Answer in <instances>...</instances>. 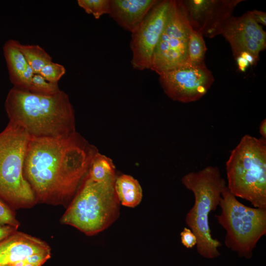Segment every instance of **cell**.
Listing matches in <instances>:
<instances>
[{"mask_svg":"<svg viewBox=\"0 0 266 266\" xmlns=\"http://www.w3.org/2000/svg\"><path fill=\"white\" fill-rule=\"evenodd\" d=\"M98 153L76 132L65 137H31L23 173L40 202L58 204L69 199L88 174Z\"/></svg>","mask_w":266,"mask_h":266,"instance_id":"6da1fadb","label":"cell"},{"mask_svg":"<svg viewBox=\"0 0 266 266\" xmlns=\"http://www.w3.org/2000/svg\"><path fill=\"white\" fill-rule=\"evenodd\" d=\"M5 109L9 122L31 137L57 138L76 132L74 109L62 90L44 96L13 87L7 94Z\"/></svg>","mask_w":266,"mask_h":266,"instance_id":"7a4b0ae2","label":"cell"},{"mask_svg":"<svg viewBox=\"0 0 266 266\" xmlns=\"http://www.w3.org/2000/svg\"><path fill=\"white\" fill-rule=\"evenodd\" d=\"M182 184L195 197L193 207L187 213L185 222L197 238V252L207 259L218 257L222 243L213 238L209 224V215L219 205L222 192L227 188L217 166H208L196 172H190L181 179Z\"/></svg>","mask_w":266,"mask_h":266,"instance_id":"3957f363","label":"cell"},{"mask_svg":"<svg viewBox=\"0 0 266 266\" xmlns=\"http://www.w3.org/2000/svg\"><path fill=\"white\" fill-rule=\"evenodd\" d=\"M227 186L235 197L266 209V139L242 137L226 162Z\"/></svg>","mask_w":266,"mask_h":266,"instance_id":"277c9868","label":"cell"},{"mask_svg":"<svg viewBox=\"0 0 266 266\" xmlns=\"http://www.w3.org/2000/svg\"><path fill=\"white\" fill-rule=\"evenodd\" d=\"M115 181L97 182L87 175L61 218V223L88 235L109 227L119 215L120 203L115 193Z\"/></svg>","mask_w":266,"mask_h":266,"instance_id":"5b68a950","label":"cell"},{"mask_svg":"<svg viewBox=\"0 0 266 266\" xmlns=\"http://www.w3.org/2000/svg\"><path fill=\"white\" fill-rule=\"evenodd\" d=\"M30 138L10 122L0 133V198L14 208L30 207L36 201L23 173Z\"/></svg>","mask_w":266,"mask_h":266,"instance_id":"8992f818","label":"cell"},{"mask_svg":"<svg viewBox=\"0 0 266 266\" xmlns=\"http://www.w3.org/2000/svg\"><path fill=\"white\" fill-rule=\"evenodd\" d=\"M220 214L215 215L225 229L226 246L241 257L250 258L260 239L266 234V209L245 205L227 188L222 193Z\"/></svg>","mask_w":266,"mask_h":266,"instance_id":"52a82bcc","label":"cell"},{"mask_svg":"<svg viewBox=\"0 0 266 266\" xmlns=\"http://www.w3.org/2000/svg\"><path fill=\"white\" fill-rule=\"evenodd\" d=\"M191 30L181 0H171L150 69L159 75L188 64V43Z\"/></svg>","mask_w":266,"mask_h":266,"instance_id":"ba28073f","label":"cell"},{"mask_svg":"<svg viewBox=\"0 0 266 266\" xmlns=\"http://www.w3.org/2000/svg\"><path fill=\"white\" fill-rule=\"evenodd\" d=\"M159 75L160 84L165 94L172 100L183 103L201 99L214 80L205 63L188 64Z\"/></svg>","mask_w":266,"mask_h":266,"instance_id":"9c48e42d","label":"cell"},{"mask_svg":"<svg viewBox=\"0 0 266 266\" xmlns=\"http://www.w3.org/2000/svg\"><path fill=\"white\" fill-rule=\"evenodd\" d=\"M171 0H158L132 33L131 64L136 69H150L154 50L165 28Z\"/></svg>","mask_w":266,"mask_h":266,"instance_id":"30bf717a","label":"cell"},{"mask_svg":"<svg viewBox=\"0 0 266 266\" xmlns=\"http://www.w3.org/2000/svg\"><path fill=\"white\" fill-rule=\"evenodd\" d=\"M242 0H184L182 6L192 29L212 38L221 34L226 21Z\"/></svg>","mask_w":266,"mask_h":266,"instance_id":"8fae6325","label":"cell"},{"mask_svg":"<svg viewBox=\"0 0 266 266\" xmlns=\"http://www.w3.org/2000/svg\"><path fill=\"white\" fill-rule=\"evenodd\" d=\"M221 34L230 43L235 59L247 52L258 59L259 53L266 47V33L248 11L241 16L229 18Z\"/></svg>","mask_w":266,"mask_h":266,"instance_id":"7c38bea8","label":"cell"},{"mask_svg":"<svg viewBox=\"0 0 266 266\" xmlns=\"http://www.w3.org/2000/svg\"><path fill=\"white\" fill-rule=\"evenodd\" d=\"M50 252V247L45 242L15 231L0 241V266L12 265L34 254Z\"/></svg>","mask_w":266,"mask_h":266,"instance_id":"4fadbf2b","label":"cell"},{"mask_svg":"<svg viewBox=\"0 0 266 266\" xmlns=\"http://www.w3.org/2000/svg\"><path fill=\"white\" fill-rule=\"evenodd\" d=\"M157 0H110L109 15L122 28L133 33Z\"/></svg>","mask_w":266,"mask_h":266,"instance_id":"5bb4252c","label":"cell"},{"mask_svg":"<svg viewBox=\"0 0 266 266\" xmlns=\"http://www.w3.org/2000/svg\"><path fill=\"white\" fill-rule=\"evenodd\" d=\"M18 43V41L9 39L3 46L9 79L16 88L19 87L22 76L29 66L19 48Z\"/></svg>","mask_w":266,"mask_h":266,"instance_id":"9a60e30c","label":"cell"},{"mask_svg":"<svg viewBox=\"0 0 266 266\" xmlns=\"http://www.w3.org/2000/svg\"><path fill=\"white\" fill-rule=\"evenodd\" d=\"M114 188L118 200L122 205L134 207L141 201L142 190L138 181L129 175L117 177Z\"/></svg>","mask_w":266,"mask_h":266,"instance_id":"2e32d148","label":"cell"},{"mask_svg":"<svg viewBox=\"0 0 266 266\" xmlns=\"http://www.w3.org/2000/svg\"><path fill=\"white\" fill-rule=\"evenodd\" d=\"M87 176L97 182L115 180L117 176L112 160L98 152L92 161Z\"/></svg>","mask_w":266,"mask_h":266,"instance_id":"e0dca14e","label":"cell"},{"mask_svg":"<svg viewBox=\"0 0 266 266\" xmlns=\"http://www.w3.org/2000/svg\"><path fill=\"white\" fill-rule=\"evenodd\" d=\"M18 47L35 74H39L45 65L52 62V57L39 45L22 44L19 42Z\"/></svg>","mask_w":266,"mask_h":266,"instance_id":"ac0fdd59","label":"cell"},{"mask_svg":"<svg viewBox=\"0 0 266 266\" xmlns=\"http://www.w3.org/2000/svg\"><path fill=\"white\" fill-rule=\"evenodd\" d=\"M206 47L203 36L192 29L188 43V64L199 65L204 63Z\"/></svg>","mask_w":266,"mask_h":266,"instance_id":"d6986e66","label":"cell"},{"mask_svg":"<svg viewBox=\"0 0 266 266\" xmlns=\"http://www.w3.org/2000/svg\"><path fill=\"white\" fill-rule=\"evenodd\" d=\"M77 4L86 13L99 19L110 12V0H78Z\"/></svg>","mask_w":266,"mask_h":266,"instance_id":"ffe728a7","label":"cell"},{"mask_svg":"<svg viewBox=\"0 0 266 266\" xmlns=\"http://www.w3.org/2000/svg\"><path fill=\"white\" fill-rule=\"evenodd\" d=\"M61 90L58 84L47 81L39 74H34L29 91L35 94L51 96L58 93Z\"/></svg>","mask_w":266,"mask_h":266,"instance_id":"44dd1931","label":"cell"},{"mask_svg":"<svg viewBox=\"0 0 266 266\" xmlns=\"http://www.w3.org/2000/svg\"><path fill=\"white\" fill-rule=\"evenodd\" d=\"M66 68L62 65L52 62L45 65L39 74L47 81L58 84L59 81L66 73Z\"/></svg>","mask_w":266,"mask_h":266,"instance_id":"7402d4cb","label":"cell"},{"mask_svg":"<svg viewBox=\"0 0 266 266\" xmlns=\"http://www.w3.org/2000/svg\"><path fill=\"white\" fill-rule=\"evenodd\" d=\"M0 225H7L17 229L20 223L13 212L0 198Z\"/></svg>","mask_w":266,"mask_h":266,"instance_id":"603a6c76","label":"cell"},{"mask_svg":"<svg viewBox=\"0 0 266 266\" xmlns=\"http://www.w3.org/2000/svg\"><path fill=\"white\" fill-rule=\"evenodd\" d=\"M182 244L186 248H193L197 243V238L195 234L189 228H184L180 233Z\"/></svg>","mask_w":266,"mask_h":266,"instance_id":"cb8c5ba5","label":"cell"},{"mask_svg":"<svg viewBox=\"0 0 266 266\" xmlns=\"http://www.w3.org/2000/svg\"><path fill=\"white\" fill-rule=\"evenodd\" d=\"M248 12L257 23L263 26L266 25V12L257 10H252Z\"/></svg>","mask_w":266,"mask_h":266,"instance_id":"d4e9b609","label":"cell"},{"mask_svg":"<svg viewBox=\"0 0 266 266\" xmlns=\"http://www.w3.org/2000/svg\"><path fill=\"white\" fill-rule=\"evenodd\" d=\"M14 228L7 225H0V241L16 231Z\"/></svg>","mask_w":266,"mask_h":266,"instance_id":"484cf974","label":"cell"},{"mask_svg":"<svg viewBox=\"0 0 266 266\" xmlns=\"http://www.w3.org/2000/svg\"><path fill=\"white\" fill-rule=\"evenodd\" d=\"M238 68L240 70L244 71L245 69L250 66L249 62L244 58L238 56L235 58Z\"/></svg>","mask_w":266,"mask_h":266,"instance_id":"4316f807","label":"cell"},{"mask_svg":"<svg viewBox=\"0 0 266 266\" xmlns=\"http://www.w3.org/2000/svg\"><path fill=\"white\" fill-rule=\"evenodd\" d=\"M259 133L262 137L266 139V120L261 121L259 126Z\"/></svg>","mask_w":266,"mask_h":266,"instance_id":"83f0119b","label":"cell"},{"mask_svg":"<svg viewBox=\"0 0 266 266\" xmlns=\"http://www.w3.org/2000/svg\"><path fill=\"white\" fill-rule=\"evenodd\" d=\"M42 265L40 264L28 263L25 261V263L24 266H41Z\"/></svg>","mask_w":266,"mask_h":266,"instance_id":"f1b7e54d","label":"cell"},{"mask_svg":"<svg viewBox=\"0 0 266 266\" xmlns=\"http://www.w3.org/2000/svg\"><path fill=\"white\" fill-rule=\"evenodd\" d=\"M25 263V261L24 260L16 262L15 263L11 265V266H24Z\"/></svg>","mask_w":266,"mask_h":266,"instance_id":"f546056e","label":"cell"},{"mask_svg":"<svg viewBox=\"0 0 266 266\" xmlns=\"http://www.w3.org/2000/svg\"><path fill=\"white\" fill-rule=\"evenodd\" d=\"M3 266H12L11 265H7Z\"/></svg>","mask_w":266,"mask_h":266,"instance_id":"4dcf8cb0","label":"cell"}]
</instances>
